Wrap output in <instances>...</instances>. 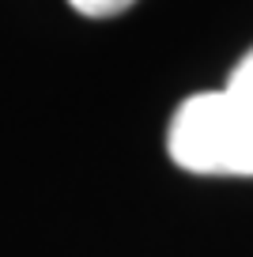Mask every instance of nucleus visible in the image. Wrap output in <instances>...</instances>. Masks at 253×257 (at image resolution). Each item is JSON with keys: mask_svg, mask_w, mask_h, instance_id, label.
<instances>
[{"mask_svg": "<svg viewBox=\"0 0 253 257\" xmlns=\"http://www.w3.org/2000/svg\"><path fill=\"white\" fill-rule=\"evenodd\" d=\"M166 152L189 174L253 178V106L230 91H197L166 128Z\"/></svg>", "mask_w": 253, "mask_h": 257, "instance_id": "obj_1", "label": "nucleus"}, {"mask_svg": "<svg viewBox=\"0 0 253 257\" xmlns=\"http://www.w3.org/2000/svg\"><path fill=\"white\" fill-rule=\"evenodd\" d=\"M79 16H91V19H110V16H121L125 8H133L136 0H68Z\"/></svg>", "mask_w": 253, "mask_h": 257, "instance_id": "obj_3", "label": "nucleus"}, {"mask_svg": "<svg viewBox=\"0 0 253 257\" xmlns=\"http://www.w3.org/2000/svg\"><path fill=\"white\" fill-rule=\"evenodd\" d=\"M223 91H230L234 98H242V102H249V106H253V49L234 64V68H230L227 87H223Z\"/></svg>", "mask_w": 253, "mask_h": 257, "instance_id": "obj_2", "label": "nucleus"}]
</instances>
